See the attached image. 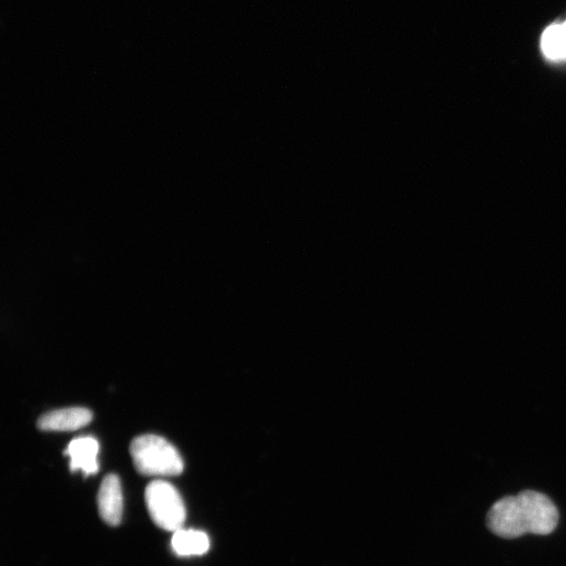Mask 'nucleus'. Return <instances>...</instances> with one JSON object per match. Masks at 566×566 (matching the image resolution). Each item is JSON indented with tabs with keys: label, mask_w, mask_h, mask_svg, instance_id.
<instances>
[{
	"label": "nucleus",
	"mask_w": 566,
	"mask_h": 566,
	"mask_svg": "<svg viewBox=\"0 0 566 566\" xmlns=\"http://www.w3.org/2000/svg\"><path fill=\"white\" fill-rule=\"evenodd\" d=\"M98 453L99 443L93 437L76 438L65 451L71 457V470H81L86 475L98 472Z\"/></svg>",
	"instance_id": "obj_6"
},
{
	"label": "nucleus",
	"mask_w": 566,
	"mask_h": 566,
	"mask_svg": "<svg viewBox=\"0 0 566 566\" xmlns=\"http://www.w3.org/2000/svg\"><path fill=\"white\" fill-rule=\"evenodd\" d=\"M98 508L107 525H120L123 516V493L117 475L110 474L104 478L98 493Z\"/></svg>",
	"instance_id": "obj_4"
},
{
	"label": "nucleus",
	"mask_w": 566,
	"mask_h": 566,
	"mask_svg": "<svg viewBox=\"0 0 566 566\" xmlns=\"http://www.w3.org/2000/svg\"><path fill=\"white\" fill-rule=\"evenodd\" d=\"M145 502L152 520L161 529L177 532L183 529L186 507L179 491L164 481H155L145 491Z\"/></svg>",
	"instance_id": "obj_3"
},
{
	"label": "nucleus",
	"mask_w": 566,
	"mask_h": 566,
	"mask_svg": "<svg viewBox=\"0 0 566 566\" xmlns=\"http://www.w3.org/2000/svg\"><path fill=\"white\" fill-rule=\"evenodd\" d=\"M130 454L139 473L146 476H174L184 470L176 447L158 435H141L130 445Z\"/></svg>",
	"instance_id": "obj_2"
},
{
	"label": "nucleus",
	"mask_w": 566,
	"mask_h": 566,
	"mask_svg": "<svg viewBox=\"0 0 566 566\" xmlns=\"http://www.w3.org/2000/svg\"><path fill=\"white\" fill-rule=\"evenodd\" d=\"M92 420L91 410L73 407L46 413L38 420L37 426L45 431H74L89 425Z\"/></svg>",
	"instance_id": "obj_5"
},
{
	"label": "nucleus",
	"mask_w": 566,
	"mask_h": 566,
	"mask_svg": "<svg viewBox=\"0 0 566 566\" xmlns=\"http://www.w3.org/2000/svg\"><path fill=\"white\" fill-rule=\"evenodd\" d=\"M541 50L551 60L566 59V21L544 31L541 38Z\"/></svg>",
	"instance_id": "obj_8"
},
{
	"label": "nucleus",
	"mask_w": 566,
	"mask_h": 566,
	"mask_svg": "<svg viewBox=\"0 0 566 566\" xmlns=\"http://www.w3.org/2000/svg\"><path fill=\"white\" fill-rule=\"evenodd\" d=\"M171 546L179 556H200L208 552L210 540L202 531L181 529L174 532Z\"/></svg>",
	"instance_id": "obj_7"
},
{
	"label": "nucleus",
	"mask_w": 566,
	"mask_h": 566,
	"mask_svg": "<svg viewBox=\"0 0 566 566\" xmlns=\"http://www.w3.org/2000/svg\"><path fill=\"white\" fill-rule=\"evenodd\" d=\"M559 522L551 498L536 491H524L498 500L487 516L489 530L496 536L515 539L527 534L549 535Z\"/></svg>",
	"instance_id": "obj_1"
}]
</instances>
